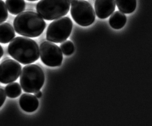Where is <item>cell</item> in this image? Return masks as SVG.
<instances>
[{"label": "cell", "mask_w": 152, "mask_h": 126, "mask_svg": "<svg viewBox=\"0 0 152 126\" xmlns=\"http://www.w3.org/2000/svg\"><path fill=\"white\" fill-rule=\"evenodd\" d=\"M6 6L10 13L17 15L26 9L24 0H6Z\"/></svg>", "instance_id": "cell-12"}, {"label": "cell", "mask_w": 152, "mask_h": 126, "mask_svg": "<svg viewBox=\"0 0 152 126\" xmlns=\"http://www.w3.org/2000/svg\"><path fill=\"white\" fill-rule=\"evenodd\" d=\"M19 103L21 108L28 112H34L39 107L37 98L30 94H23L20 98Z\"/></svg>", "instance_id": "cell-10"}, {"label": "cell", "mask_w": 152, "mask_h": 126, "mask_svg": "<svg viewBox=\"0 0 152 126\" xmlns=\"http://www.w3.org/2000/svg\"><path fill=\"white\" fill-rule=\"evenodd\" d=\"M39 49L41 59L45 65L50 67L61 65L63 53L58 45L52 42L44 41L40 45Z\"/></svg>", "instance_id": "cell-7"}, {"label": "cell", "mask_w": 152, "mask_h": 126, "mask_svg": "<svg viewBox=\"0 0 152 126\" xmlns=\"http://www.w3.org/2000/svg\"><path fill=\"white\" fill-rule=\"evenodd\" d=\"M21 66L18 62L12 59L4 60L0 64V82L8 84L16 81L20 76Z\"/></svg>", "instance_id": "cell-8"}, {"label": "cell", "mask_w": 152, "mask_h": 126, "mask_svg": "<svg viewBox=\"0 0 152 126\" xmlns=\"http://www.w3.org/2000/svg\"><path fill=\"white\" fill-rule=\"evenodd\" d=\"M72 26V22L69 17H61L55 19L48 26L47 40L54 43L65 41L71 34Z\"/></svg>", "instance_id": "cell-5"}, {"label": "cell", "mask_w": 152, "mask_h": 126, "mask_svg": "<svg viewBox=\"0 0 152 126\" xmlns=\"http://www.w3.org/2000/svg\"><path fill=\"white\" fill-rule=\"evenodd\" d=\"M8 51L9 55L24 65L32 63L40 57L38 44L27 37H17L13 39L9 45Z\"/></svg>", "instance_id": "cell-1"}, {"label": "cell", "mask_w": 152, "mask_h": 126, "mask_svg": "<svg viewBox=\"0 0 152 126\" xmlns=\"http://www.w3.org/2000/svg\"><path fill=\"white\" fill-rule=\"evenodd\" d=\"M3 54H4V50H3L2 47L1 45H0V59L2 58Z\"/></svg>", "instance_id": "cell-20"}, {"label": "cell", "mask_w": 152, "mask_h": 126, "mask_svg": "<svg viewBox=\"0 0 152 126\" xmlns=\"http://www.w3.org/2000/svg\"><path fill=\"white\" fill-rule=\"evenodd\" d=\"M46 25L42 17L32 11H26L18 14L13 21L14 29L17 33L30 38L40 36Z\"/></svg>", "instance_id": "cell-2"}, {"label": "cell", "mask_w": 152, "mask_h": 126, "mask_svg": "<svg viewBox=\"0 0 152 126\" xmlns=\"http://www.w3.org/2000/svg\"><path fill=\"white\" fill-rule=\"evenodd\" d=\"M8 17V9L5 2L0 0V24L5 22Z\"/></svg>", "instance_id": "cell-17"}, {"label": "cell", "mask_w": 152, "mask_h": 126, "mask_svg": "<svg viewBox=\"0 0 152 126\" xmlns=\"http://www.w3.org/2000/svg\"><path fill=\"white\" fill-rule=\"evenodd\" d=\"M29 1H39V0H27Z\"/></svg>", "instance_id": "cell-22"}, {"label": "cell", "mask_w": 152, "mask_h": 126, "mask_svg": "<svg viewBox=\"0 0 152 126\" xmlns=\"http://www.w3.org/2000/svg\"><path fill=\"white\" fill-rule=\"evenodd\" d=\"M71 14L76 23L82 26L91 25L95 19L93 6L85 0H75L71 4Z\"/></svg>", "instance_id": "cell-6"}, {"label": "cell", "mask_w": 152, "mask_h": 126, "mask_svg": "<svg viewBox=\"0 0 152 126\" xmlns=\"http://www.w3.org/2000/svg\"><path fill=\"white\" fill-rule=\"evenodd\" d=\"M126 22V17L119 11L115 12L110 18L109 23L112 28L114 29H120L125 25Z\"/></svg>", "instance_id": "cell-13"}, {"label": "cell", "mask_w": 152, "mask_h": 126, "mask_svg": "<svg viewBox=\"0 0 152 126\" xmlns=\"http://www.w3.org/2000/svg\"><path fill=\"white\" fill-rule=\"evenodd\" d=\"M45 76L42 68L37 65H27L20 74V83L23 90L28 93L39 91L44 84Z\"/></svg>", "instance_id": "cell-3"}, {"label": "cell", "mask_w": 152, "mask_h": 126, "mask_svg": "<svg viewBox=\"0 0 152 126\" xmlns=\"http://www.w3.org/2000/svg\"><path fill=\"white\" fill-rule=\"evenodd\" d=\"M68 1H69V2L71 4H72V3H73L75 0H68Z\"/></svg>", "instance_id": "cell-21"}, {"label": "cell", "mask_w": 152, "mask_h": 126, "mask_svg": "<svg viewBox=\"0 0 152 126\" xmlns=\"http://www.w3.org/2000/svg\"><path fill=\"white\" fill-rule=\"evenodd\" d=\"M7 98V94L2 87H0V107L3 105Z\"/></svg>", "instance_id": "cell-18"}, {"label": "cell", "mask_w": 152, "mask_h": 126, "mask_svg": "<svg viewBox=\"0 0 152 126\" xmlns=\"http://www.w3.org/2000/svg\"><path fill=\"white\" fill-rule=\"evenodd\" d=\"M16 37L14 29L10 24L4 22L0 24V43H8Z\"/></svg>", "instance_id": "cell-11"}, {"label": "cell", "mask_w": 152, "mask_h": 126, "mask_svg": "<svg viewBox=\"0 0 152 126\" xmlns=\"http://www.w3.org/2000/svg\"><path fill=\"white\" fill-rule=\"evenodd\" d=\"M115 0H95L94 8L96 16L101 19H106L115 10Z\"/></svg>", "instance_id": "cell-9"}, {"label": "cell", "mask_w": 152, "mask_h": 126, "mask_svg": "<svg viewBox=\"0 0 152 126\" xmlns=\"http://www.w3.org/2000/svg\"><path fill=\"white\" fill-rule=\"evenodd\" d=\"M70 8L68 0H41L36 5L38 14L47 21L64 17Z\"/></svg>", "instance_id": "cell-4"}, {"label": "cell", "mask_w": 152, "mask_h": 126, "mask_svg": "<svg viewBox=\"0 0 152 126\" xmlns=\"http://www.w3.org/2000/svg\"><path fill=\"white\" fill-rule=\"evenodd\" d=\"M60 48L62 53L65 55H71L75 50V48L73 43L70 41H65L61 43Z\"/></svg>", "instance_id": "cell-16"}, {"label": "cell", "mask_w": 152, "mask_h": 126, "mask_svg": "<svg viewBox=\"0 0 152 126\" xmlns=\"http://www.w3.org/2000/svg\"><path fill=\"white\" fill-rule=\"evenodd\" d=\"M121 12L124 14L133 13L137 6V0H115Z\"/></svg>", "instance_id": "cell-14"}, {"label": "cell", "mask_w": 152, "mask_h": 126, "mask_svg": "<svg viewBox=\"0 0 152 126\" xmlns=\"http://www.w3.org/2000/svg\"><path fill=\"white\" fill-rule=\"evenodd\" d=\"M34 96H35L37 98H41L42 96V93L41 91H40V90L38 91H37V92H36V93H34Z\"/></svg>", "instance_id": "cell-19"}, {"label": "cell", "mask_w": 152, "mask_h": 126, "mask_svg": "<svg viewBox=\"0 0 152 126\" xmlns=\"http://www.w3.org/2000/svg\"><path fill=\"white\" fill-rule=\"evenodd\" d=\"M5 93L10 98H16L21 94V87L17 82L11 83L5 87Z\"/></svg>", "instance_id": "cell-15"}]
</instances>
